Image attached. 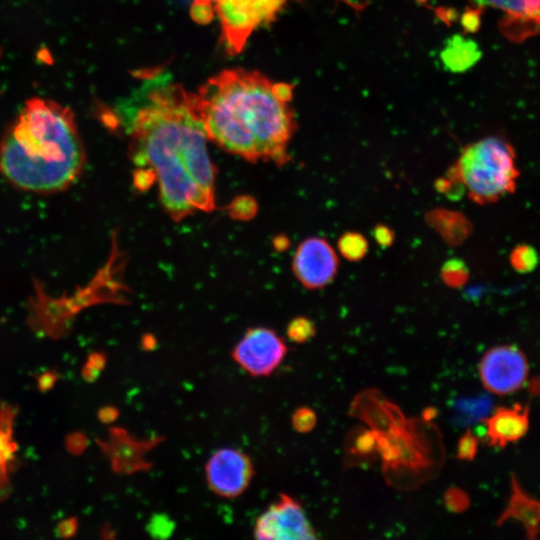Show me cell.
<instances>
[{"label":"cell","instance_id":"obj_1","mask_svg":"<svg viewBox=\"0 0 540 540\" xmlns=\"http://www.w3.org/2000/svg\"><path fill=\"white\" fill-rule=\"evenodd\" d=\"M129 138L132 160L154 173L165 212L181 221L215 209V168L191 92L165 69L141 75L139 85L109 116Z\"/></svg>","mask_w":540,"mask_h":540},{"label":"cell","instance_id":"obj_2","mask_svg":"<svg viewBox=\"0 0 540 540\" xmlns=\"http://www.w3.org/2000/svg\"><path fill=\"white\" fill-rule=\"evenodd\" d=\"M290 84L242 68L225 69L191 92L208 140L248 161L290 159L296 122Z\"/></svg>","mask_w":540,"mask_h":540},{"label":"cell","instance_id":"obj_3","mask_svg":"<svg viewBox=\"0 0 540 540\" xmlns=\"http://www.w3.org/2000/svg\"><path fill=\"white\" fill-rule=\"evenodd\" d=\"M85 163L73 114L50 100H28L0 141V173L23 190H65L79 178Z\"/></svg>","mask_w":540,"mask_h":540},{"label":"cell","instance_id":"obj_4","mask_svg":"<svg viewBox=\"0 0 540 540\" xmlns=\"http://www.w3.org/2000/svg\"><path fill=\"white\" fill-rule=\"evenodd\" d=\"M377 436L383 477L390 487L413 491L440 474L445 447L442 434L432 421L406 418Z\"/></svg>","mask_w":540,"mask_h":540},{"label":"cell","instance_id":"obj_5","mask_svg":"<svg viewBox=\"0 0 540 540\" xmlns=\"http://www.w3.org/2000/svg\"><path fill=\"white\" fill-rule=\"evenodd\" d=\"M448 175L474 202L484 205L514 192L519 170L513 147L490 136L467 145Z\"/></svg>","mask_w":540,"mask_h":540},{"label":"cell","instance_id":"obj_6","mask_svg":"<svg viewBox=\"0 0 540 540\" xmlns=\"http://www.w3.org/2000/svg\"><path fill=\"white\" fill-rule=\"evenodd\" d=\"M288 0H201L204 7L212 3L222 36L231 52H239L259 26L272 20ZM200 3V4H201Z\"/></svg>","mask_w":540,"mask_h":540},{"label":"cell","instance_id":"obj_7","mask_svg":"<svg viewBox=\"0 0 540 540\" xmlns=\"http://www.w3.org/2000/svg\"><path fill=\"white\" fill-rule=\"evenodd\" d=\"M288 352L284 339L267 327H251L231 351L233 360L253 377L271 375Z\"/></svg>","mask_w":540,"mask_h":540},{"label":"cell","instance_id":"obj_8","mask_svg":"<svg viewBox=\"0 0 540 540\" xmlns=\"http://www.w3.org/2000/svg\"><path fill=\"white\" fill-rule=\"evenodd\" d=\"M253 536L265 540H310L316 533L302 504L286 493H281L255 520Z\"/></svg>","mask_w":540,"mask_h":540},{"label":"cell","instance_id":"obj_9","mask_svg":"<svg viewBox=\"0 0 540 540\" xmlns=\"http://www.w3.org/2000/svg\"><path fill=\"white\" fill-rule=\"evenodd\" d=\"M254 475L253 460L238 448H220L205 464V479L209 489L226 499L242 495L251 484Z\"/></svg>","mask_w":540,"mask_h":540},{"label":"cell","instance_id":"obj_10","mask_svg":"<svg viewBox=\"0 0 540 540\" xmlns=\"http://www.w3.org/2000/svg\"><path fill=\"white\" fill-rule=\"evenodd\" d=\"M478 369L483 386L500 396L521 389L529 373L525 354L511 345L495 346L486 351Z\"/></svg>","mask_w":540,"mask_h":540},{"label":"cell","instance_id":"obj_11","mask_svg":"<svg viewBox=\"0 0 540 540\" xmlns=\"http://www.w3.org/2000/svg\"><path fill=\"white\" fill-rule=\"evenodd\" d=\"M338 266L335 250L321 237L304 239L296 248L292 261L296 278L308 289H319L332 282Z\"/></svg>","mask_w":540,"mask_h":540},{"label":"cell","instance_id":"obj_12","mask_svg":"<svg viewBox=\"0 0 540 540\" xmlns=\"http://www.w3.org/2000/svg\"><path fill=\"white\" fill-rule=\"evenodd\" d=\"M108 432V441L96 439V443L110 459L113 471L119 475L149 470L152 463L146 461L145 454L164 440L162 436L137 440L121 427H111Z\"/></svg>","mask_w":540,"mask_h":540},{"label":"cell","instance_id":"obj_13","mask_svg":"<svg viewBox=\"0 0 540 540\" xmlns=\"http://www.w3.org/2000/svg\"><path fill=\"white\" fill-rule=\"evenodd\" d=\"M348 415L361 420L377 434L392 430L407 418L398 405L374 388L362 390L355 395Z\"/></svg>","mask_w":540,"mask_h":540},{"label":"cell","instance_id":"obj_14","mask_svg":"<svg viewBox=\"0 0 540 540\" xmlns=\"http://www.w3.org/2000/svg\"><path fill=\"white\" fill-rule=\"evenodd\" d=\"M478 8L491 7L504 13L503 33L521 41L538 32L539 0H470Z\"/></svg>","mask_w":540,"mask_h":540},{"label":"cell","instance_id":"obj_15","mask_svg":"<svg viewBox=\"0 0 540 540\" xmlns=\"http://www.w3.org/2000/svg\"><path fill=\"white\" fill-rule=\"evenodd\" d=\"M530 406L515 403L512 407H497L482 420L490 446L504 448L521 439L529 429Z\"/></svg>","mask_w":540,"mask_h":540},{"label":"cell","instance_id":"obj_16","mask_svg":"<svg viewBox=\"0 0 540 540\" xmlns=\"http://www.w3.org/2000/svg\"><path fill=\"white\" fill-rule=\"evenodd\" d=\"M515 519L519 521L529 540H535L539 532L540 504L527 494L520 486L517 477L511 475V494L505 509L496 520L497 526L506 521Z\"/></svg>","mask_w":540,"mask_h":540},{"label":"cell","instance_id":"obj_17","mask_svg":"<svg viewBox=\"0 0 540 540\" xmlns=\"http://www.w3.org/2000/svg\"><path fill=\"white\" fill-rule=\"evenodd\" d=\"M380 459L378 436L368 427L352 428L343 444L344 468H363Z\"/></svg>","mask_w":540,"mask_h":540},{"label":"cell","instance_id":"obj_18","mask_svg":"<svg viewBox=\"0 0 540 540\" xmlns=\"http://www.w3.org/2000/svg\"><path fill=\"white\" fill-rule=\"evenodd\" d=\"M482 55L476 41L461 34H454L445 41L439 57L445 70L463 73L475 66Z\"/></svg>","mask_w":540,"mask_h":540},{"label":"cell","instance_id":"obj_19","mask_svg":"<svg viewBox=\"0 0 540 540\" xmlns=\"http://www.w3.org/2000/svg\"><path fill=\"white\" fill-rule=\"evenodd\" d=\"M493 401L490 396L461 397L453 404L452 420L460 426H469L482 421L492 410Z\"/></svg>","mask_w":540,"mask_h":540},{"label":"cell","instance_id":"obj_20","mask_svg":"<svg viewBox=\"0 0 540 540\" xmlns=\"http://www.w3.org/2000/svg\"><path fill=\"white\" fill-rule=\"evenodd\" d=\"M340 254L349 261H359L368 252V241L359 232L349 231L342 234L338 239Z\"/></svg>","mask_w":540,"mask_h":540},{"label":"cell","instance_id":"obj_21","mask_svg":"<svg viewBox=\"0 0 540 540\" xmlns=\"http://www.w3.org/2000/svg\"><path fill=\"white\" fill-rule=\"evenodd\" d=\"M510 264L519 273L533 271L538 264L536 250L528 244L517 245L510 254Z\"/></svg>","mask_w":540,"mask_h":540},{"label":"cell","instance_id":"obj_22","mask_svg":"<svg viewBox=\"0 0 540 540\" xmlns=\"http://www.w3.org/2000/svg\"><path fill=\"white\" fill-rule=\"evenodd\" d=\"M286 334L290 341L302 344L315 336L316 326L308 317L297 316L288 323Z\"/></svg>","mask_w":540,"mask_h":540},{"label":"cell","instance_id":"obj_23","mask_svg":"<svg viewBox=\"0 0 540 540\" xmlns=\"http://www.w3.org/2000/svg\"><path fill=\"white\" fill-rule=\"evenodd\" d=\"M257 211L258 203L249 195L236 196L227 206V212L234 220H251Z\"/></svg>","mask_w":540,"mask_h":540},{"label":"cell","instance_id":"obj_24","mask_svg":"<svg viewBox=\"0 0 540 540\" xmlns=\"http://www.w3.org/2000/svg\"><path fill=\"white\" fill-rule=\"evenodd\" d=\"M441 276L444 283L450 287H460L469 278L465 263L459 259H450L442 267Z\"/></svg>","mask_w":540,"mask_h":540},{"label":"cell","instance_id":"obj_25","mask_svg":"<svg viewBox=\"0 0 540 540\" xmlns=\"http://www.w3.org/2000/svg\"><path fill=\"white\" fill-rule=\"evenodd\" d=\"M444 504L453 513H463L470 506V497L463 489L453 486L445 491Z\"/></svg>","mask_w":540,"mask_h":540},{"label":"cell","instance_id":"obj_26","mask_svg":"<svg viewBox=\"0 0 540 540\" xmlns=\"http://www.w3.org/2000/svg\"><path fill=\"white\" fill-rule=\"evenodd\" d=\"M291 423L295 431L308 433L316 426L317 415L313 409L302 406L294 411Z\"/></svg>","mask_w":540,"mask_h":540},{"label":"cell","instance_id":"obj_27","mask_svg":"<svg viewBox=\"0 0 540 540\" xmlns=\"http://www.w3.org/2000/svg\"><path fill=\"white\" fill-rule=\"evenodd\" d=\"M478 439L470 429H467L459 438L456 456L459 460L472 461L478 451Z\"/></svg>","mask_w":540,"mask_h":540},{"label":"cell","instance_id":"obj_28","mask_svg":"<svg viewBox=\"0 0 540 540\" xmlns=\"http://www.w3.org/2000/svg\"><path fill=\"white\" fill-rule=\"evenodd\" d=\"M174 522L163 514L154 515L147 524V531L155 538H165L174 530Z\"/></svg>","mask_w":540,"mask_h":540},{"label":"cell","instance_id":"obj_29","mask_svg":"<svg viewBox=\"0 0 540 540\" xmlns=\"http://www.w3.org/2000/svg\"><path fill=\"white\" fill-rule=\"evenodd\" d=\"M13 462L0 449V502L5 501L11 494L8 472L12 471Z\"/></svg>","mask_w":540,"mask_h":540},{"label":"cell","instance_id":"obj_30","mask_svg":"<svg viewBox=\"0 0 540 540\" xmlns=\"http://www.w3.org/2000/svg\"><path fill=\"white\" fill-rule=\"evenodd\" d=\"M89 445L88 437L81 431L69 433L65 438V447L67 451L75 456H79L85 452Z\"/></svg>","mask_w":540,"mask_h":540},{"label":"cell","instance_id":"obj_31","mask_svg":"<svg viewBox=\"0 0 540 540\" xmlns=\"http://www.w3.org/2000/svg\"><path fill=\"white\" fill-rule=\"evenodd\" d=\"M78 530V518L76 516L61 520L56 528L55 535L59 538L67 539L76 535Z\"/></svg>","mask_w":540,"mask_h":540},{"label":"cell","instance_id":"obj_32","mask_svg":"<svg viewBox=\"0 0 540 540\" xmlns=\"http://www.w3.org/2000/svg\"><path fill=\"white\" fill-rule=\"evenodd\" d=\"M481 8L468 9L461 17V25L466 32H476L480 26Z\"/></svg>","mask_w":540,"mask_h":540},{"label":"cell","instance_id":"obj_33","mask_svg":"<svg viewBox=\"0 0 540 540\" xmlns=\"http://www.w3.org/2000/svg\"><path fill=\"white\" fill-rule=\"evenodd\" d=\"M373 237L381 247H388L394 242V232L384 224H378L373 228Z\"/></svg>","mask_w":540,"mask_h":540},{"label":"cell","instance_id":"obj_34","mask_svg":"<svg viewBox=\"0 0 540 540\" xmlns=\"http://www.w3.org/2000/svg\"><path fill=\"white\" fill-rule=\"evenodd\" d=\"M59 379V373L56 370L44 371L36 376L37 388L40 392L45 393L51 390Z\"/></svg>","mask_w":540,"mask_h":540},{"label":"cell","instance_id":"obj_35","mask_svg":"<svg viewBox=\"0 0 540 540\" xmlns=\"http://www.w3.org/2000/svg\"><path fill=\"white\" fill-rule=\"evenodd\" d=\"M133 179L135 188L138 190H144L153 184L155 176L150 168L141 167L134 173Z\"/></svg>","mask_w":540,"mask_h":540},{"label":"cell","instance_id":"obj_36","mask_svg":"<svg viewBox=\"0 0 540 540\" xmlns=\"http://www.w3.org/2000/svg\"><path fill=\"white\" fill-rule=\"evenodd\" d=\"M119 415V409L112 405L103 406L98 410L97 413L99 421L103 424L113 423L118 419Z\"/></svg>","mask_w":540,"mask_h":540},{"label":"cell","instance_id":"obj_37","mask_svg":"<svg viewBox=\"0 0 540 540\" xmlns=\"http://www.w3.org/2000/svg\"><path fill=\"white\" fill-rule=\"evenodd\" d=\"M107 363V357L102 352H92L89 354L86 364L95 370L102 371Z\"/></svg>","mask_w":540,"mask_h":540},{"label":"cell","instance_id":"obj_38","mask_svg":"<svg viewBox=\"0 0 540 540\" xmlns=\"http://www.w3.org/2000/svg\"><path fill=\"white\" fill-rule=\"evenodd\" d=\"M100 371L93 369L86 363L81 369V376L87 383H94L100 376Z\"/></svg>","mask_w":540,"mask_h":540},{"label":"cell","instance_id":"obj_39","mask_svg":"<svg viewBox=\"0 0 540 540\" xmlns=\"http://www.w3.org/2000/svg\"><path fill=\"white\" fill-rule=\"evenodd\" d=\"M155 346H156V341L152 335L146 334L142 337L141 347L143 350L150 351L154 349Z\"/></svg>","mask_w":540,"mask_h":540},{"label":"cell","instance_id":"obj_40","mask_svg":"<svg viewBox=\"0 0 540 540\" xmlns=\"http://www.w3.org/2000/svg\"><path fill=\"white\" fill-rule=\"evenodd\" d=\"M101 536L104 539L115 538V531L110 524H105L101 528Z\"/></svg>","mask_w":540,"mask_h":540},{"label":"cell","instance_id":"obj_41","mask_svg":"<svg viewBox=\"0 0 540 540\" xmlns=\"http://www.w3.org/2000/svg\"><path fill=\"white\" fill-rule=\"evenodd\" d=\"M528 390L530 394L537 396L539 393V382L536 377L532 378L528 385Z\"/></svg>","mask_w":540,"mask_h":540},{"label":"cell","instance_id":"obj_42","mask_svg":"<svg viewBox=\"0 0 540 540\" xmlns=\"http://www.w3.org/2000/svg\"><path fill=\"white\" fill-rule=\"evenodd\" d=\"M436 416V409L432 407L426 408L421 415V418L427 421H432V419Z\"/></svg>","mask_w":540,"mask_h":540}]
</instances>
